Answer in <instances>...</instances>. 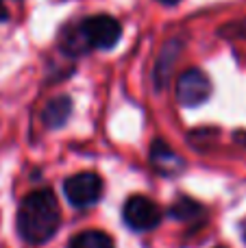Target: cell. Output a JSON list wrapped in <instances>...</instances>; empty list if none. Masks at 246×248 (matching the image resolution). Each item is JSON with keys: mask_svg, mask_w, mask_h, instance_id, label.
I'll return each instance as SVG.
<instances>
[{"mask_svg": "<svg viewBox=\"0 0 246 248\" xmlns=\"http://www.w3.org/2000/svg\"><path fill=\"white\" fill-rule=\"evenodd\" d=\"M61 224L57 196L50 189L26 194L17 209V231L29 244H46Z\"/></svg>", "mask_w": 246, "mask_h": 248, "instance_id": "6da1fadb", "label": "cell"}, {"mask_svg": "<svg viewBox=\"0 0 246 248\" xmlns=\"http://www.w3.org/2000/svg\"><path fill=\"white\" fill-rule=\"evenodd\" d=\"M78 26H81L83 37H85L90 50L92 48L109 50V48L116 46L120 35H122L120 22H118L113 16H107V13H98V16L85 17Z\"/></svg>", "mask_w": 246, "mask_h": 248, "instance_id": "7a4b0ae2", "label": "cell"}, {"mask_svg": "<svg viewBox=\"0 0 246 248\" xmlns=\"http://www.w3.org/2000/svg\"><path fill=\"white\" fill-rule=\"evenodd\" d=\"M65 198L74 207H92L103 196V179L96 172H78L65 179Z\"/></svg>", "mask_w": 246, "mask_h": 248, "instance_id": "3957f363", "label": "cell"}, {"mask_svg": "<svg viewBox=\"0 0 246 248\" xmlns=\"http://www.w3.org/2000/svg\"><path fill=\"white\" fill-rule=\"evenodd\" d=\"M126 227L133 231H153L161 222V211L151 198L146 196H131L122 209Z\"/></svg>", "mask_w": 246, "mask_h": 248, "instance_id": "277c9868", "label": "cell"}, {"mask_svg": "<svg viewBox=\"0 0 246 248\" xmlns=\"http://www.w3.org/2000/svg\"><path fill=\"white\" fill-rule=\"evenodd\" d=\"M212 94V81L199 68H190L177 78V98L185 107L203 105Z\"/></svg>", "mask_w": 246, "mask_h": 248, "instance_id": "5b68a950", "label": "cell"}, {"mask_svg": "<svg viewBox=\"0 0 246 248\" xmlns=\"http://www.w3.org/2000/svg\"><path fill=\"white\" fill-rule=\"evenodd\" d=\"M151 157H153V166H155V170L161 172V174H177V172L183 170V159L161 140H157L155 144H153Z\"/></svg>", "mask_w": 246, "mask_h": 248, "instance_id": "8992f818", "label": "cell"}, {"mask_svg": "<svg viewBox=\"0 0 246 248\" xmlns=\"http://www.w3.org/2000/svg\"><path fill=\"white\" fill-rule=\"evenodd\" d=\"M70 113H72V100H70V96H57V98L46 103L42 120L48 128H59L68 122Z\"/></svg>", "mask_w": 246, "mask_h": 248, "instance_id": "52a82bcc", "label": "cell"}, {"mask_svg": "<svg viewBox=\"0 0 246 248\" xmlns=\"http://www.w3.org/2000/svg\"><path fill=\"white\" fill-rule=\"evenodd\" d=\"M179 48H181L179 42H170L168 46L161 50V57H159V61H157V68H155V85L159 87V90L168 83L170 68H172V61L177 59V55H179Z\"/></svg>", "mask_w": 246, "mask_h": 248, "instance_id": "ba28073f", "label": "cell"}, {"mask_svg": "<svg viewBox=\"0 0 246 248\" xmlns=\"http://www.w3.org/2000/svg\"><path fill=\"white\" fill-rule=\"evenodd\" d=\"M68 248H116V244L103 231H83L70 240Z\"/></svg>", "mask_w": 246, "mask_h": 248, "instance_id": "9c48e42d", "label": "cell"}, {"mask_svg": "<svg viewBox=\"0 0 246 248\" xmlns=\"http://www.w3.org/2000/svg\"><path fill=\"white\" fill-rule=\"evenodd\" d=\"M200 214H203V207L196 201H192V198H181V201H177L172 205V209H170V216L177 220H194V218H199Z\"/></svg>", "mask_w": 246, "mask_h": 248, "instance_id": "30bf717a", "label": "cell"}, {"mask_svg": "<svg viewBox=\"0 0 246 248\" xmlns=\"http://www.w3.org/2000/svg\"><path fill=\"white\" fill-rule=\"evenodd\" d=\"M9 20V9H7V0H0V22Z\"/></svg>", "mask_w": 246, "mask_h": 248, "instance_id": "8fae6325", "label": "cell"}, {"mask_svg": "<svg viewBox=\"0 0 246 248\" xmlns=\"http://www.w3.org/2000/svg\"><path fill=\"white\" fill-rule=\"evenodd\" d=\"M161 4H177V2H181V0H159Z\"/></svg>", "mask_w": 246, "mask_h": 248, "instance_id": "7c38bea8", "label": "cell"}, {"mask_svg": "<svg viewBox=\"0 0 246 248\" xmlns=\"http://www.w3.org/2000/svg\"><path fill=\"white\" fill-rule=\"evenodd\" d=\"M240 33H242V37H246V22L242 24V29H240Z\"/></svg>", "mask_w": 246, "mask_h": 248, "instance_id": "4fadbf2b", "label": "cell"}, {"mask_svg": "<svg viewBox=\"0 0 246 248\" xmlns=\"http://www.w3.org/2000/svg\"><path fill=\"white\" fill-rule=\"evenodd\" d=\"M244 240H246V224H244Z\"/></svg>", "mask_w": 246, "mask_h": 248, "instance_id": "5bb4252c", "label": "cell"}, {"mask_svg": "<svg viewBox=\"0 0 246 248\" xmlns=\"http://www.w3.org/2000/svg\"><path fill=\"white\" fill-rule=\"evenodd\" d=\"M220 248H222V246H220Z\"/></svg>", "mask_w": 246, "mask_h": 248, "instance_id": "9a60e30c", "label": "cell"}]
</instances>
